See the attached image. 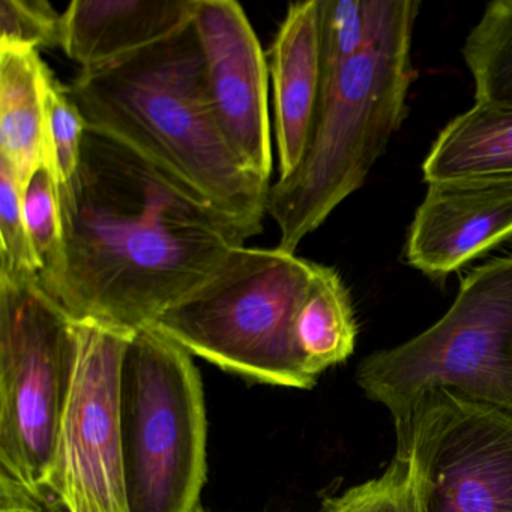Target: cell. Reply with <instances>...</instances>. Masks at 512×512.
<instances>
[{"instance_id":"1","label":"cell","mask_w":512,"mask_h":512,"mask_svg":"<svg viewBox=\"0 0 512 512\" xmlns=\"http://www.w3.org/2000/svg\"><path fill=\"white\" fill-rule=\"evenodd\" d=\"M64 271L50 295L74 320L136 332L196 289L250 232L121 143L86 130L59 187Z\"/></svg>"},{"instance_id":"2","label":"cell","mask_w":512,"mask_h":512,"mask_svg":"<svg viewBox=\"0 0 512 512\" xmlns=\"http://www.w3.org/2000/svg\"><path fill=\"white\" fill-rule=\"evenodd\" d=\"M68 89L88 130L121 143L251 235L263 232L271 184L245 169L218 125L193 25L80 70Z\"/></svg>"},{"instance_id":"3","label":"cell","mask_w":512,"mask_h":512,"mask_svg":"<svg viewBox=\"0 0 512 512\" xmlns=\"http://www.w3.org/2000/svg\"><path fill=\"white\" fill-rule=\"evenodd\" d=\"M419 8L416 0H379L364 49L343 64L323 68L304 157L269 190L268 215L280 230L281 250L296 253L364 185L403 125L416 76L412 44Z\"/></svg>"},{"instance_id":"4","label":"cell","mask_w":512,"mask_h":512,"mask_svg":"<svg viewBox=\"0 0 512 512\" xmlns=\"http://www.w3.org/2000/svg\"><path fill=\"white\" fill-rule=\"evenodd\" d=\"M319 263L281 248H233L196 289L167 308L157 329L221 370L253 382L311 389L296 317Z\"/></svg>"},{"instance_id":"5","label":"cell","mask_w":512,"mask_h":512,"mask_svg":"<svg viewBox=\"0 0 512 512\" xmlns=\"http://www.w3.org/2000/svg\"><path fill=\"white\" fill-rule=\"evenodd\" d=\"M355 377L394 424L436 389L512 412V254L469 272L434 325L365 356Z\"/></svg>"},{"instance_id":"6","label":"cell","mask_w":512,"mask_h":512,"mask_svg":"<svg viewBox=\"0 0 512 512\" xmlns=\"http://www.w3.org/2000/svg\"><path fill=\"white\" fill-rule=\"evenodd\" d=\"M130 512H188L206 482L205 392L193 355L154 328L134 332L121 371Z\"/></svg>"},{"instance_id":"7","label":"cell","mask_w":512,"mask_h":512,"mask_svg":"<svg viewBox=\"0 0 512 512\" xmlns=\"http://www.w3.org/2000/svg\"><path fill=\"white\" fill-rule=\"evenodd\" d=\"M74 356V319L40 280L0 274V475L46 506Z\"/></svg>"},{"instance_id":"8","label":"cell","mask_w":512,"mask_h":512,"mask_svg":"<svg viewBox=\"0 0 512 512\" xmlns=\"http://www.w3.org/2000/svg\"><path fill=\"white\" fill-rule=\"evenodd\" d=\"M394 425L416 512H512V412L436 389Z\"/></svg>"},{"instance_id":"9","label":"cell","mask_w":512,"mask_h":512,"mask_svg":"<svg viewBox=\"0 0 512 512\" xmlns=\"http://www.w3.org/2000/svg\"><path fill=\"white\" fill-rule=\"evenodd\" d=\"M76 356L50 484L62 512H130L122 458L121 371L134 332L74 320Z\"/></svg>"},{"instance_id":"10","label":"cell","mask_w":512,"mask_h":512,"mask_svg":"<svg viewBox=\"0 0 512 512\" xmlns=\"http://www.w3.org/2000/svg\"><path fill=\"white\" fill-rule=\"evenodd\" d=\"M193 26L218 125L245 169L269 181V65L253 25L235 0H199Z\"/></svg>"},{"instance_id":"11","label":"cell","mask_w":512,"mask_h":512,"mask_svg":"<svg viewBox=\"0 0 512 512\" xmlns=\"http://www.w3.org/2000/svg\"><path fill=\"white\" fill-rule=\"evenodd\" d=\"M512 238V181L428 184L406 242V260L443 280Z\"/></svg>"},{"instance_id":"12","label":"cell","mask_w":512,"mask_h":512,"mask_svg":"<svg viewBox=\"0 0 512 512\" xmlns=\"http://www.w3.org/2000/svg\"><path fill=\"white\" fill-rule=\"evenodd\" d=\"M269 76L281 179L301 163L319 106L323 77L320 0L296 2L287 8L269 53Z\"/></svg>"},{"instance_id":"13","label":"cell","mask_w":512,"mask_h":512,"mask_svg":"<svg viewBox=\"0 0 512 512\" xmlns=\"http://www.w3.org/2000/svg\"><path fill=\"white\" fill-rule=\"evenodd\" d=\"M199 0H74L62 13L61 49L85 68L112 64L190 28Z\"/></svg>"},{"instance_id":"14","label":"cell","mask_w":512,"mask_h":512,"mask_svg":"<svg viewBox=\"0 0 512 512\" xmlns=\"http://www.w3.org/2000/svg\"><path fill=\"white\" fill-rule=\"evenodd\" d=\"M40 53L0 46V158L22 187L47 161L46 79Z\"/></svg>"},{"instance_id":"15","label":"cell","mask_w":512,"mask_h":512,"mask_svg":"<svg viewBox=\"0 0 512 512\" xmlns=\"http://www.w3.org/2000/svg\"><path fill=\"white\" fill-rule=\"evenodd\" d=\"M422 173L439 181H512V107L475 103L434 140Z\"/></svg>"},{"instance_id":"16","label":"cell","mask_w":512,"mask_h":512,"mask_svg":"<svg viewBox=\"0 0 512 512\" xmlns=\"http://www.w3.org/2000/svg\"><path fill=\"white\" fill-rule=\"evenodd\" d=\"M295 335L305 368L317 379L355 352V310L349 289L334 268L319 265L296 317Z\"/></svg>"},{"instance_id":"17","label":"cell","mask_w":512,"mask_h":512,"mask_svg":"<svg viewBox=\"0 0 512 512\" xmlns=\"http://www.w3.org/2000/svg\"><path fill=\"white\" fill-rule=\"evenodd\" d=\"M475 103L512 107V0L485 5L463 44Z\"/></svg>"},{"instance_id":"18","label":"cell","mask_w":512,"mask_h":512,"mask_svg":"<svg viewBox=\"0 0 512 512\" xmlns=\"http://www.w3.org/2000/svg\"><path fill=\"white\" fill-rule=\"evenodd\" d=\"M22 203L26 229L40 266V283L50 293L64 271V224L58 181L47 161L23 187Z\"/></svg>"},{"instance_id":"19","label":"cell","mask_w":512,"mask_h":512,"mask_svg":"<svg viewBox=\"0 0 512 512\" xmlns=\"http://www.w3.org/2000/svg\"><path fill=\"white\" fill-rule=\"evenodd\" d=\"M85 118L52 71L46 79V145L47 163L52 166L59 187L67 185L76 175L82 160L86 136Z\"/></svg>"},{"instance_id":"20","label":"cell","mask_w":512,"mask_h":512,"mask_svg":"<svg viewBox=\"0 0 512 512\" xmlns=\"http://www.w3.org/2000/svg\"><path fill=\"white\" fill-rule=\"evenodd\" d=\"M379 0H320L323 68L364 49L376 25Z\"/></svg>"},{"instance_id":"21","label":"cell","mask_w":512,"mask_h":512,"mask_svg":"<svg viewBox=\"0 0 512 512\" xmlns=\"http://www.w3.org/2000/svg\"><path fill=\"white\" fill-rule=\"evenodd\" d=\"M323 512H416L409 461L395 454L382 475L328 497Z\"/></svg>"},{"instance_id":"22","label":"cell","mask_w":512,"mask_h":512,"mask_svg":"<svg viewBox=\"0 0 512 512\" xmlns=\"http://www.w3.org/2000/svg\"><path fill=\"white\" fill-rule=\"evenodd\" d=\"M22 194L16 173L0 158V274L40 280V266L23 215Z\"/></svg>"},{"instance_id":"23","label":"cell","mask_w":512,"mask_h":512,"mask_svg":"<svg viewBox=\"0 0 512 512\" xmlns=\"http://www.w3.org/2000/svg\"><path fill=\"white\" fill-rule=\"evenodd\" d=\"M62 14L46 0H0V46L61 47Z\"/></svg>"},{"instance_id":"24","label":"cell","mask_w":512,"mask_h":512,"mask_svg":"<svg viewBox=\"0 0 512 512\" xmlns=\"http://www.w3.org/2000/svg\"><path fill=\"white\" fill-rule=\"evenodd\" d=\"M0 512H58L43 505L19 485L0 475Z\"/></svg>"},{"instance_id":"25","label":"cell","mask_w":512,"mask_h":512,"mask_svg":"<svg viewBox=\"0 0 512 512\" xmlns=\"http://www.w3.org/2000/svg\"><path fill=\"white\" fill-rule=\"evenodd\" d=\"M188 512H206V511H205V508H203V506L200 505V503H199V505L194 506V508L190 509V511H188Z\"/></svg>"},{"instance_id":"26","label":"cell","mask_w":512,"mask_h":512,"mask_svg":"<svg viewBox=\"0 0 512 512\" xmlns=\"http://www.w3.org/2000/svg\"><path fill=\"white\" fill-rule=\"evenodd\" d=\"M50 506H52V508H55V509H56V511H58V512H62V511H61V509L56 508V506H53V505H50Z\"/></svg>"}]
</instances>
